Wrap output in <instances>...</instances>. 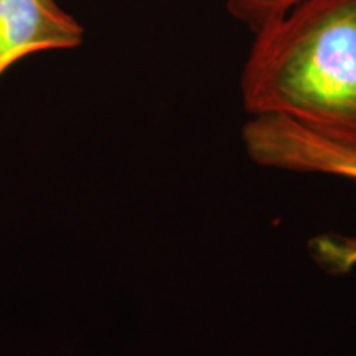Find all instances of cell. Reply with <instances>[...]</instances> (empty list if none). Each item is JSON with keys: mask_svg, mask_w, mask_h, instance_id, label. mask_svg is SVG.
I'll use <instances>...</instances> for the list:
<instances>
[{"mask_svg": "<svg viewBox=\"0 0 356 356\" xmlns=\"http://www.w3.org/2000/svg\"><path fill=\"white\" fill-rule=\"evenodd\" d=\"M254 37L239 81L246 113L356 147V0H302Z\"/></svg>", "mask_w": 356, "mask_h": 356, "instance_id": "6da1fadb", "label": "cell"}, {"mask_svg": "<svg viewBox=\"0 0 356 356\" xmlns=\"http://www.w3.org/2000/svg\"><path fill=\"white\" fill-rule=\"evenodd\" d=\"M241 139L257 165L356 181V147L323 139L287 119L251 115Z\"/></svg>", "mask_w": 356, "mask_h": 356, "instance_id": "7a4b0ae2", "label": "cell"}, {"mask_svg": "<svg viewBox=\"0 0 356 356\" xmlns=\"http://www.w3.org/2000/svg\"><path fill=\"white\" fill-rule=\"evenodd\" d=\"M84 30L55 0H0V78L26 55L70 50Z\"/></svg>", "mask_w": 356, "mask_h": 356, "instance_id": "3957f363", "label": "cell"}, {"mask_svg": "<svg viewBox=\"0 0 356 356\" xmlns=\"http://www.w3.org/2000/svg\"><path fill=\"white\" fill-rule=\"evenodd\" d=\"M310 256L330 274H346L356 267V234L328 233L310 241Z\"/></svg>", "mask_w": 356, "mask_h": 356, "instance_id": "277c9868", "label": "cell"}, {"mask_svg": "<svg viewBox=\"0 0 356 356\" xmlns=\"http://www.w3.org/2000/svg\"><path fill=\"white\" fill-rule=\"evenodd\" d=\"M299 2L302 0H225L231 15L246 24L254 33L279 20Z\"/></svg>", "mask_w": 356, "mask_h": 356, "instance_id": "5b68a950", "label": "cell"}]
</instances>
